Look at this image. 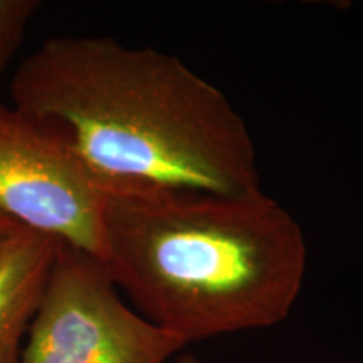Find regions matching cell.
<instances>
[{"mask_svg":"<svg viewBox=\"0 0 363 363\" xmlns=\"http://www.w3.org/2000/svg\"><path fill=\"white\" fill-rule=\"evenodd\" d=\"M110 185L56 121L0 103V212L103 262Z\"/></svg>","mask_w":363,"mask_h":363,"instance_id":"3957f363","label":"cell"},{"mask_svg":"<svg viewBox=\"0 0 363 363\" xmlns=\"http://www.w3.org/2000/svg\"><path fill=\"white\" fill-rule=\"evenodd\" d=\"M16 227H17V224H13L9 217H6L2 212H0V246H2L4 240L7 239V235L11 234Z\"/></svg>","mask_w":363,"mask_h":363,"instance_id":"52a82bcc","label":"cell"},{"mask_svg":"<svg viewBox=\"0 0 363 363\" xmlns=\"http://www.w3.org/2000/svg\"><path fill=\"white\" fill-rule=\"evenodd\" d=\"M185 347L126 305L103 262L61 242L19 363H167Z\"/></svg>","mask_w":363,"mask_h":363,"instance_id":"277c9868","label":"cell"},{"mask_svg":"<svg viewBox=\"0 0 363 363\" xmlns=\"http://www.w3.org/2000/svg\"><path fill=\"white\" fill-rule=\"evenodd\" d=\"M39 7L38 0H0V74L19 51L27 26Z\"/></svg>","mask_w":363,"mask_h":363,"instance_id":"8992f818","label":"cell"},{"mask_svg":"<svg viewBox=\"0 0 363 363\" xmlns=\"http://www.w3.org/2000/svg\"><path fill=\"white\" fill-rule=\"evenodd\" d=\"M59 240L17 225L0 246V363H19Z\"/></svg>","mask_w":363,"mask_h":363,"instance_id":"5b68a950","label":"cell"},{"mask_svg":"<svg viewBox=\"0 0 363 363\" xmlns=\"http://www.w3.org/2000/svg\"><path fill=\"white\" fill-rule=\"evenodd\" d=\"M13 106L56 121L108 185L261 190L244 118L174 54L106 35L45 39L11 81Z\"/></svg>","mask_w":363,"mask_h":363,"instance_id":"6da1fadb","label":"cell"},{"mask_svg":"<svg viewBox=\"0 0 363 363\" xmlns=\"http://www.w3.org/2000/svg\"><path fill=\"white\" fill-rule=\"evenodd\" d=\"M306 259L301 225L262 189H108L103 266L140 315L185 345L284 321Z\"/></svg>","mask_w":363,"mask_h":363,"instance_id":"7a4b0ae2","label":"cell"},{"mask_svg":"<svg viewBox=\"0 0 363 363\" xmlns=\"http://www.w3.org/2000/svg\"><path fill=\"white\" fill-rule=\"evenodd\" d=\"M175 363H202L195 355H190V353H184V355L177 357Z\"/></svg>","mask_w":363,"mask_h":363,"instance_id":"ba28073f","label":"cell"}]
</instances>
